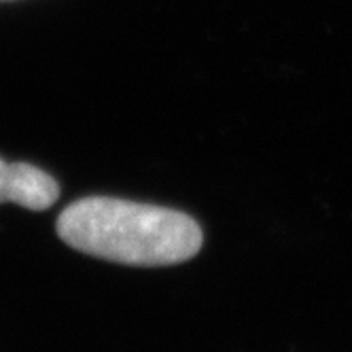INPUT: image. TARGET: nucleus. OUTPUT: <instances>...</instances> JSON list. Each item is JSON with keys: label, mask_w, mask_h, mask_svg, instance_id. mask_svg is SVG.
Wrapping results in <instances>:
<instances>
[{"label": "nucleus", "mask_w": 352, "mask_h": 352, "mask_svg": "<svg viewBox=\"0 0 352 352\" xmlns=\"http://www.w3.org/2000/svg\"><path fill=\"white\" fill-rule=\"evenodd\" d=\"M58 236L79 253L136 267L185 263L204 234L189 214L117 197H83L58 217Z\"/></svg>", "instance_id": "f257e3e1"}, {"label": "nucleus", "mask_w": 352, "mask_h": 352, "mask_svg": "<svg viewBox=\"0 0 352 352\" xmlns=\"http://www.w3.org/2000/svg\"><path fill=\"white\" fill-rule=\"evenodd\" d=\"M60 197L54 176L32 164H7L0 160V204L13 202L28 210H47Z\"/></svg>", "instance_id": "f03ea898"}]
</instances>
